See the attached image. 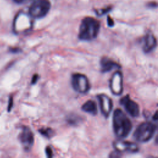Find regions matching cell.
Instances as JSON below:
<instances>
[{"label": "cell", "mask_w": 158, "mask_h": 158, "mask_svg": "<svg viewBox=\"0 0 158 158\" xmlns=\"http://www.w3.org/2000/svg\"><path fill=\"white\" fill-rule=\"evenodd\" d=\"M112 122L114 133L119 138L127 137L132 130L131 120L120 109L115 110L113 114Z\"/></svg>", "instance_id": "obj_1"}, {"label": "cell", "mask_w": 158, "mask_h": 158, "mask_svg": "<svg viewBox=\"0 0 158 158\" xmlns=\"http://www.w3.org/2000/svg\"><path fill=\"white\" fill-rule=\"evenodd\" d=\"M100 23L96 19L87 17L83 19L79 30L78 38L83 41H91L95 39L99 31Z\"/></svg>", "instance_id": "obj_2"}, {"label": "cell", "mask_w": 158, "mask_h": 158, "mask_svg": "<svg viewBox=\"0 0 158 158\" xmlns=\"http://www.w3.org/2000/svg\"><path fill=\"white\" fill-rule=\"evenodd\" d=\"M156 129L157 125L155 123L151 122H144L137 127L133 136L137 141L146 143L153 137Z\"/></svg>", "instance_id": "obj_3"}, {"label": "cell", "mask_w": 158, "mask_h": 158, "mask_svg": "<svg viewBox=\"0 0 158 158\" xmlns=\"http://www.w3.org/2000/svg\"><path fill=\"white\" fill-rule=\"evenodd\" d=\"M50 7L48 0H35L29 8V14L35 19L42 18L48 14Z\"/></svg>", "instance_id": "obj_4"}, {"label": "cell", "mask_w": 158, "mask_h": 158, "mask_svg": "<svg viewBox=\"0 0 158 158\" xmlns=\"http://www.w3.org/2000/svg\"><path fill=\"white\" fill-rule=\"evenodd\" d=\"M71 83L74 90L81 94L86 93L90 88L89 82L88 78L81 73L73 74L72 76Z\"/></svg>", "instance_id": "obj_5"}, {"label": "cell", "mask_w": 158, "mask_h": 158, "mask_svg": "<svg viewBox=\"0 0 158 158\" xmlns=\"http://www.w3.org/2000/svg\"><path fill=\"white\" fill-rule=\"evenodd\" d=\"M109 87L113 94L118 96L122 94L123 91V75L120 71L118 70L114 73L109 81Z\"/></svg>", "instance_id": "obj_6"}, {"label": "cell", "mask_w": 158, "mask_h": 158, "mask_svg": "<svg viewBox=\"0 0 158 158\" xmlns=\"http://www.w3.org/2000/svg\"><path fill=\"white\" fill-rule=\"evenodd\" d=\"M113 146L115 150L120 153H135L139 151L136 144L128 141L117 140L113 143Z\"/></svg>", "instance_id": "obj_7"}, {"label": "cell", "mask_w": 158, "mask_h": 158, "mask_svg": "<svg viewBox=\"0 0 158 158\" xmlns=\"http://www.w3.org/2000/svg\"><path fill=\"white\" fill-rule=\"evenodd\" d=\"M120 103L124 107L127 112L132 117H136L139 115V106L136 102L130 98L129 95H126L121 98Z\"/></svg>", "instance_id": "obj_8"}, {"label": "cell", "mask_w": 158, "mask_h": 158, "mask_svg": "<svg viewBox=\"0 0 158 158\" xmlns=\"http://www.w3.org/2000/svg\"><path fill=\"white\" fill-rule=\"evenodd\" d=\"M19 138L25 151H28L31 148L34 143V135L29 127H23Z\"/></svg>", "instance_id": "obj_9"}, {"label": "cell", "mask_w": 158, "mask_h": 158, "mask_svg": "<svg viewBox=\"0 0 158 158\" xmlns=\"http://www.w3.org/2000/svg\"><path fill=\"white\" fill-rule=\"evenodd\" d=\"M97 98L99 102V107L102 114L105 117H108L113 107L112 99L105 94H100L97 96Z\"/></svg>", "instance_id": "obj_10"}, {"label": "cell", "mask_w": 158, "mask_h": 158, "mask_svg": "<svg viewBox=\"0 0 158 158\" xmlns=\"http://www.w3.org/2000/svg\"><path fill=\"white\" fill-rule=\"evenodd\" d=\"M157 41L155 36L151 33L146 34L142 40V48L145 53L152 51L156 47Z\"/></svg>", "instance_id": "obj_11"}, {"label": "cell", "mask_w": 158, "mask_h": 158, "mask_svg": "<svg viewBox=\"0 0 158 158\" xmlns=\"http://www.w3.org/2000/svg\"><path fill=\"white\" fill-rule=\"evenodd\" d=\"M100 65L101 70L102 73L109 72L115 69H119L121 67L118 63L106 57H104L101 59L100 62Z\"/></svg>", "instance_id": "obj_12"}, {"label": "cell", "mask_w": 158, "mask_h": 158, "mask_svg": "<svg viewBox=\"0 0 158 158\" xmlns=\"http://www.w3.org/2000/svg\"><path fill=\"white\" fill-rule=\"evenodd\" d=\"M81 109L85 112L89 113L93 115L98 113V107L96 102L93 100H88L85 102L81 106Z\"/></svg>", "instance_id": "obj_13"}, {"label": "cell", "mask_w": 158, "mask_h": 158, "mask_svg": "<svg viewBox=\"0 0 158 158\" xmlns=\"http://www.w3.org/2000/svg\"><path fill=\"white\" fill-rule=\"evenodd\" d=\"M81 120V118L79 116L76 115H69V117L67 118L68 123L69 124L73 125H75L79 123Z\"/></svg>", "instance_id": "obj_14"}, {"label": "cell", "mask_w": 158, "mask_h": 158, "mask_svg": "<svg viewBox=\"0 0 158 158\" xmlns=\"http://www.w3.org/2000/svg\"><path fill=\"white\" fill-rule=\"evenodd\" d=\"M39 132L44 136L50 138L54 135V131L51 128H44L39 130Z\"/></svg>", "instance_id": "obj_15"}, {"label": "cell", "mask_w": 158, "mask_h": 158, "mask_svg": "<svg viewBox=\"0 0 158 158\" xmlns=\"http://www.w3.org/2000/svg\"><path fill=\"white\" fill-rule=\"evenodd\" d=\"M13 107V98L12 96L9 97V102H8V106H7V110L10 112Z\"/></svg>", "instance_id": "obj_16"}, {"label": "cell", "mask_w": 158, "mask_h": 158, "mask_svg": "<svg viewBox=\"0 0 158 158\" xmlns=\"http://www.w3.org/2000/svg\"><path fill=\"white\" fill-rule=\"evenodd\" d=\"M46 154L48 157H51L52 156V151L49 146H47L46 148Z\"/></svg>", "instance_id": "obj_17"}, {"label": "cell", "mask_w": 158, "mask_h": 158, "mask_svg": "<svg viewBox=\"0 0 158 158\" xmlns=\"http://www.w3.org/2000/svg\"><path fill=\"white\" fill-rule=\"evenodd\" d=\"M38 78H39V76H38L37 74H35V75L33 76L32 79H31V85H35V84L37 82Z\"/></svg>", "instance_id": "obj_18"}, {"label": "cell", "mask_w": 158, "mask_h": 158, "mask_svg": "<svg viewBox=\"0 0 158 158\" xmlns=\"http://www.w3.org/2000/svg\"><path fill=\"white\" fill-rule=\"evenodd\" d=\"M120 154H121V153H120V152H117V151H115V152H112L110 154L109 157H120V156H121Z\"/></svg>", "instance_id": "obj_19"}, {"label": "cell", "mask_w": 158, "mask_h": 158, "mask_svg": "<svg viewBox=\"0 0 158 158\" xmlns=\"http://www.w3.org/2000/svg\"><path fill=\"white\" fill-rule=\"evenodd\" d=\"M15 2L19 4H23V3H27L30 1H31L33 0H14Z\"/></svg>", "instance_id": "obj_20"}, {"label": "cell", "mask_w": 158, "mask_h": 158, "mask_svg": "<svg viewBox=\"0 0 158 158\" xmlns=\"http://www.w3.org/2000/svg\"><path fill=\"white\" fill-rule=\"evenodd\" d=\"M107 23H108V25L110 27H112L114 25V22L110 17H108V18H107Z\"/></svg>", "instance_id": "obj_21"}, {"label": "cell", "mask_w": 158, "mask_h": 158, "mask_svg": "<svg viewBox=\"0 0 158 158\" xmlns=\"http://www.w3.org/2000/svg\"><path fill=\"white\" fill-rule=\"evenodd\" d=\"M19 51H20V49L18 48H12L10 49V51L12 52H18Z\"/></svg>", "instance_id": "obj_22"}, {"label": "cell", "mask_w": 158, "mask_h": 158, "mask_svg": "<svg viewBox=\"0 0 158 158\" xmlns=\"http://www.w3.org/2000/svg\"><path fill=\"white\" fill-rule=\"evenodd\" d=\"M152 119L155 121H157V112H156L154 117H152Z\"/></svg>", "instance_id": "obj_23"}]
</instances>
